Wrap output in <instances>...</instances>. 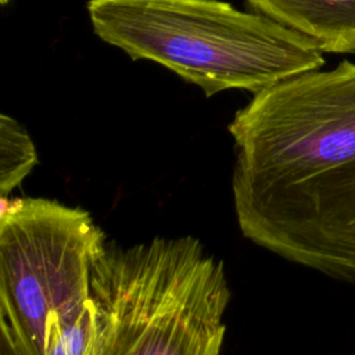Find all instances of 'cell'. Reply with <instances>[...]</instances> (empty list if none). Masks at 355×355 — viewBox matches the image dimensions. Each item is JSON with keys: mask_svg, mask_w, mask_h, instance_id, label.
<instances>
[{"mask_svg": "<svg viewBox=\"0 0 355 355\" xmlns=\"http://www.w3.org/2000/svg\"><path fill=\"white\" fill-rule=\"evenodd\" d=\"M227 129L241 233L355 286V64L343 60L254 93Z\"/></svg>", "mask_w": 355, "mask_h": 355, "instance_id": "1", "label": "cell"}, {"mask_svg": "<svg viewBox=\"0 0 355 355\" xmlns=\"http://www.w3.org/2000/svg\"><path fill=\"white\" fill-rule=\"evenodd\" d=\"M87 11L103 42L166 67L207 97L258 93L324 65L309 37L222 0H89Z\"/></svg>", "mask_w": 355, "mask_h": 355, "instance_id": "2", "label": "cell"}, {"mask_svg": "<svg viewBox=\"0 0 355 355\" xmlns=\"http://www.w3.org/2000/svg\"><path fill=\"white\" fill-rule=\"evenodd\" d=\"M92 355H220L230 301L223 262L200 240L107 245L92 266Z\"/></svg>", "mask_w": 355, "mask_h": 355, "instance_id": "3", "label": "cell"}, {"mask_svg": "<svg viewBox=\"0 0 355 355\" xmlns=\"http://www.w3.org/2000/svg\"><path fill=\"white\" fill-rule=\"evenodd\" d=\"M105 247L90 214L49 198H18L0 215V312L22 355H42L46 330L94 308L90 280Z\"/></svg>", "mask_w": 355, "mask_h": 355, "instance_id": "4", "label": "cell"}, {"mask_svg": "<svg viewBox=\"0 0 355 355\" xmlns=\"http://www.w3.org/2000/svg\"><path fill=\"white\" fill-rule=\"evenodd\" d=\"M258 12L309 37L322 53H355V0H247Z\"/></svg>", "mask_w": 355, "mask_h": 355, "instance_id": "5", "label": "cell"}, {"mask_svg": "<svg viewBox=\"0 0 355 355\" xmlns=\"http://www.w3.org/2000/svg\"><path fill=\"white\" fill-rule=\"evenodd\" d=\"M37 153L26 129L12 116L0 115V193L7 197L32 172Z\"/></svg>", "mask_w": 355, "mask_h": 355, "instance_id": "6", "label": "cell"}, {"mask_svg": "<svg viewBox=\"0 0 355 355\" xmlns=\"http://www.w3.org/2000/svg\"><path fill=\"white\" fill-rule=\"evenodd\" d=\"M0 355H22L10 330L3 322H1V334H0Z\"/></svg>", "mask_w": 355, "mask_h": 355, "instance_id": "7", "label": "cell"}, {"mask_svg": "<svg viewBox=\"0 0 355 355\" xmlns=\"http://www.w3.org/2000/svg\"><path fill=\"white\" fill-rule=\"evenodd\" d=\"M7 3H10V0H0V4H3V6H6Z\"/></svg>", "mask_w": 355, "mask_h": 355, "instance_id": "8", "label": "cell"}]
</instances>
